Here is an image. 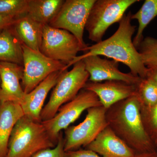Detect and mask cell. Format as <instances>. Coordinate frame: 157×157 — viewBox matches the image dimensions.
Listing matches in <instances>:
<instances>
[{"label": "cell", "mask_w": 157, "mask_h": 157, "mask_svg": "<svg viewBox=\"0 0 157 157\" xmlns=\"http://www.w3.org/2000/svg\"><path fill=\"white\" fill-rule=\"evenodd\" d=\"M131 11L124 15L119 23L117 30L111 36L85 48L84 53L76 57L67 69L86 57L103 56L126 65L131 73L141 78L146 77L148 68L144 63L141 56L133 44L132 36L136 27L131 23Z\"/></svg>", "instance_id": "cell-1"}, {"label": "cell", "mask_w": 157, "mask_h": 157, "mask_svg": "<svg viewBox=\"0 0 157 157\" xmlns=\"http://www.w3.org/2000/svg\"><path fill=\"white\" fill-rule=\"evenodd\" d=\"M106 116L108 126L136 153L157 149L144 127L136 94L107 109Z\"/></svg>", "instance_id": "cell-2"}, {"label": "cell", "mask_w": 157, "mask_h": 157, "mask_svg": "<svg viewBox=\"0 0 157 157\" xmlns=\"http://www.w3.org/2000/svg\"><path fill=\"white\" fill-rule=\"evenodd\" d=\"M56 145L42 123L24 116L13 129L5 157H32L40 151Z\"/></svg>", "instance_id": "cell-3"}, {"label": "cell", "mask_w": 157, "mask_h": 157, "mask_svg": "<svg viewBox=\"0 0 157 157\" xmlns=\"http://www.w3.org/2000/svg\"><path fill=\"white\" fill-rule=\"evenodd\" d=\"M89 78L83 61L73 65L70 71H63L47 104L41 113V122L50 120L56 114L60 107L74 99L84 88Z\"/></svg>", "instance_id": "cell-4"}, {"label": "cell", "mask_w": 157, "mask_h": 157, "mask_svg": "<svg viewBox=\"0 0 157 157\" xmlns=\"http://www.w3.org/2000/svg\"><path fill=\"white\" fill-rule=\"evenodd\" d=\"M139 0H96L92 6L85 29L89 38L96 43L102 41L107 29L119 22L130 6Z\"/></svg>", "instance_id": "cell-5"}, {"label": "cell", "mask_w": 157, "mask_h": 157, "mask_svg": "<svg viewBox=\"0 0 157 157\" xmlns=\"http://www.w3.org/2000/svg\"><path fill=\"white\" fill-rule=\"evenodd\" d=\"M101 106L95 94L83 89L74 99L60 107L53 118L41 123L51 139L56 144L60 133L75 121L85 110Z\"/></svg>", "instance_id": "cell-6"}, {"label": "cell", "mask_w": 157, "mask_h": 157, "mask_svg": "<svg viewBox=\"0 0 157 157\" xmlns=\"http://www.w3.org/2000/svg\"><path fill=\"white\" fill-rule=\"evenodd\" d=\"M86 47L68 31L48 25H43L40 51L47 57L62 62L67 67L75 59L78 52L84 51Z\"/></svg>", "instance_id": "cell-7"}, {"label": "cell", "mask_w": 157, "mask_h": 157, "mask_svg": "<svg viewBox=\"0 0 157 157\" xmlns=\"http://www.w3.org/2000/svg\"><path fill=\"white\" fill-rule=\"evenodd\" d=\"M87 110L83 121L77 125L69 126L64 130L65 152L76 150L82 147H85L108 126L106 108L98 106Z\"/></svg>", "instance_id": "cell-8"}, {"label": "cell", "mask_w": 157, "mask_h": 157, "mask_svg": "<svg viewBox=\"0 0 157 157\" xmlns=\"http://www.w3.org/2000/svg\"><path fill=\"white\" fill-rule=\"evenodd\" d=\"M23 74L21 87L29 94L52 73L67 70V65L49 58L41 53L22 44Z\"/></svg>", "instance_id": "cell-9"}, {"label": "cell", "mask_w": 157, "mask_h": 157, "mask_svg": "<svg viewBox=\"0 0 157 157\" xmlns=\"http://www.w3.org/2000/svg\"><path fill=\"white\" fill-rule=\"evenodd\" d=\"M96 0H66L58 13L48 25L68 31L85 47L84 29L90 11Z\"/></svg>", "instance_id": "cell-10"}, {"label": "cell", "mask_w": 157, "mask_h": 157, "mask_svg": "<svg viewBox=\"0 0 157 157\" xmlns=\"http://www.w3.org/2000/svg\"><path fill=\"white\" fill-rule=\"evenodd\" d=\"M89 73V81L99 82L107 81H120L136 85L141 78L130 72L124 73L119 70V63L115 60L102 59L99 56H91L81 59Z\"/></svg>", "instance_id": "cell-11"}, {"label": "cell", "mask_w": 157, "mask_h": 157, "mask_svg": "<svg viewBox=\"0 0 157 157\" xmlns=\"http://www.w3.org/2000/svg\"><path fill=\"white\" fill-rule=\"evenodd\" d=\"M136 85L120 81H88L83 89L95 94L102 106L107 109L116 103L135 95Z\"/></svg>", "instance_id": "cell-12"}, {"label": "cell", "mask_w": 157, "mask_h": 157, "mask_svg": "<svg viewBox=\"0 0 157 157\" xmlns=\"http://www.w3.org/2000/svg\"><path fill=\"white\" fill-rule=\"evenodd\" d=\"M23 70L21 65L0 61V101L22 103L25 95L21 84Z\"/></svg>", "instance_id": "cell-13"}, {"label": "cell", "mask_w": 157, "mask_h": 157, "mask_svg": "<svg viewBox=\"0 0 157 157\" xmlns=\"http://www.w3.org/2000/svg\"><path fill=\"white\" fill-rule=\"evenodd\" d=\"M52 73L29 94H25L21 104L25 116L31 119L41 122V113L48 94L54 87L63 71Z\"/></svg>", "instance_id": "cell-14"}, {"label": "cell", "mask_w": 157, "mask_h": 157, "mask_svg": "<svg viewBox=\"0 0 157 157\" xmlns=\"http://www.w3.org/2000/svg\"><path fill=\"white\" fill-rule=\"evenodd\" d=\"M85 148L102 157H134L136 153L108 125Z\"/></svg>", "instance_id": "cell-15"}, {"label": "cell", "mask_w": 157, "mask_h": 157, "mask_svg": "<svg viewBox=\"0 0 157 157\" xmlns=\"http://www.w3.org/2000/svg\"><path fill=\"white\" fill-rule=\"evenodd\" d=\"M24 116L23 110L19 103L0 101V157H6L13 129Z\"/></svg>", "instance_id": "cell-16"}, {"label": "cell", "mask_w": 157, "mask_h": 157, "mask_svg": "<svg viewBox=\"0 0 157 157\" xmlns=\"http://www.w3.org/2000/svg\"><path fill=\"white\" fill-rule=\"evenodd\" d=\"M11 27L22 44L33 50L40 51L43 25L26 15L16 20Z\"/></svg>", "instance_id": "cell-17"}, {"label": "cell", "mask_w": 157, "mask_h": 157, "mask_svg": "<svg viewBox=\"0 0 157 157\" xmlns=\"http://www.w3.org/2000/svg\"><path fill=\"white\" fill-rule=\"evenodd\" d=\"M11 26L0 33V61L23 66L22 43L14 33Z\"/></svg>", "instance_id": "cell-18"}, {"label": "cell", "mask_w": 157, "mask_h": 157, "mask_svg": "<svg viewBox=\"0 0 157 157\" xmlns=\"http://www.w3.org/2000/svg\"><path fill=\"white\" fill-rule=\"evenodd\" d=\"M64 0H29L28 16L42 25H46L56 17Z\"/></svg>", "instance_id": "cell-19"}, {"label": "cell", "mask_w": 157, "mask_h": 157, "mask_svg": "<svg viewBox=\"0 0 157 157\" xmlns=\"http://www.w3.org/2000/svg\"><path fill=\"white\" fill-rule=\"evenodd\" d=\"M157 16V0H146L140 9L135 14H132L131 19L137 20L138 27L137 34L133 40L136 48L142 41L143 32L152 20Z\"/></svg>", "instance_id": "cell-20"}, {"label": "cell", "mask_w": 157, "mask_h": 157, "mask_svg": "<svg viewBox=\"0 0 157 157\" xmlns=\"http://www.w3.org/2000/svg\"><path fill=\"white\" fill-rule=\"evenodd\" d=\"M136 94L142 107H153L157 104V86L150 78H141L136 85Z\"/></svg>", "instance_id": "cell-21"}, {"label": "cell", "mask_w": 157, "mask_h": 157, "mask_svg": "<svg viewBox=\"0 0 157 157\" xmlns=\"http://www.w3.org/2000/svg\"><path fill=\"white\" fill-rule=\"evenodd\" d=\"M137 50L148 69L157 68V39L147 36L143 39Z\"/></svg>", "instance_id": "cell-22"}, {"label": "cell", "mask_w": 157, "mask_h": 157, "mask_svg": "<svg viewBox=\"0 0 157 157\" xmlns=\"http://www.w3.org/2000/svg\"><path fill=\"white\" fill-rule=\"evenodd\" d=\"M140 113L144 129L157 148V104L151 107L140 106Z\"/></svg>", "instance_id": "cell-23"}, {"label": "cell", "mask_w": 157, "mask_h": 157, "mask_svg": "<svg viewBox=\"0 0 157 157\" xmlns=\"http://www.w3.org/2000/svg\"><path fill=\"white\" fill-rule=\"evenodd\" d=\"M29 0H0V14L18 19L27 15Z\"/></svg>", "instance_id": "cell-24"}, {"label": "cell", "mask_w": 157, "mask_h": 157, "mask_svg": "<svg viewBox=\"0 0 157 157\" xmlns=\"http://www.w3.org/2000/svg\"><path fill=\"white\" fill-rule=\"evenodd\" d=\"M32 157H66L63 132L60 133L58 141L55 147L40 151Z\"/></svg>", "instance_id": "cell-25"}, {"label": "cell", "mask_w": 157, "mask_h": 157, "mask_svg": "<svg viewBox=\"0 0 157 157\" xmlns=\"http://www.w3.org/2000/svg\"><path fill=\"white\" fill-rule=\"evenodd\" d=\"M66 157H102L94 152L85 149L66 152Z\"/></svg>", "instance_id": "cell-26"}, {"label": "cell", "mask_w": 157, "mask_h": 157, "mask_svg": "<svg viewBox=\"0 0 157 157\" xmlns=\"http://www.w3.org/2000/svg\"><path fill=\"white\" fill-rule=\"evenodd\" d=\"M17 19L12 16L0 14V33L6 29L11 26Z\"/></svg>", "instance_id": "cell-27"}, {"label": "cell", "mask_w": 157, "mask_h": 157, "mask_svg": "<svg viewBox=\"0 0 157 157\" xmlns=\"http://www.w3.org/2000/svg\"><path fill=\"white\" fill-rule=\"evenodd\" d=\"M148 69L146 77L151 79L157 86V68Z\"/></svg>", "instance_id": "cell-28"}, {"label": "cell", "mask_w": 157, "mask_h": 157, "mask_svg": "<svg viewBox=\"0 0 157 157\" xmlns=\"http://www.w3.org/2000/svg\"><path fill=\"white\" fill-rule=\"evenodd\" d=\"M134 157H157V149L152 151L136 153Z\"/></svg>", "instance_id": "cell-29"}, {"label": "cell", "mask_w": 157, "mask_h": 157, "mask_svg": "<svg viewBox=\"0 0 157 157\" xmlns=\"http://www.w3.org/2000/svg\"><path fill=\"white\" fill-rule=\"evenodd\" d=\"M1 78H0V87H1Z\"/></svg>", "instance_id": "cell-30"}]
</instances>
